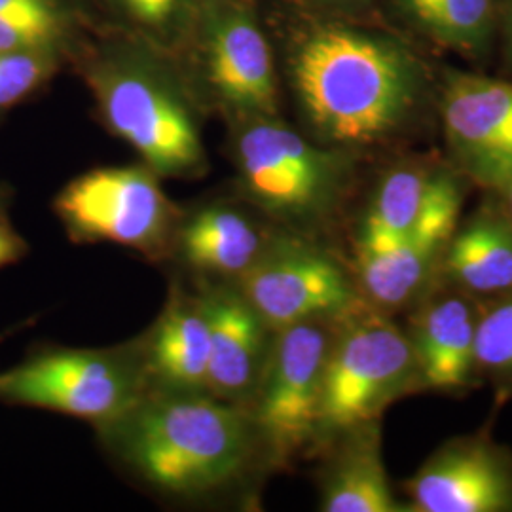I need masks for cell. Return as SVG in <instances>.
<instances>
[{
  "label": "cell",
  "mask_w": 512,
  "mask_h": 512,
  "mask_svg": "<svg viewBox=\"0 0 512 512\" xmlns=\"http://www.w3.org/2000/svg\"><path fill=\"white\" fill-rule=\"evenodd\" d=\"M93 90L109 128L154 173L194 177L205 167L200 129L192 112L154 76L137 71L97 74Z\"/></svg>",
  "instance_id": "obj_8"
},
{
  "label": "cell",
  "mask_w": 512,
  "mask_h": 512,
  "mask_svg": "<svg viewBox=\"0 0 512 512\" xmlns=\"http://www.w3.org/2000/svg\"><path fill=\"white\" fill-rule=\"evenodd\" d=\"M69 31L63 0H0V50H55Z\"/></svg>",
  "instance_id": "obj_22"
},
{
  "label": "cell",
  "mask_w": 512,
  "mask_h": 512,
  "mask_svg": "<svg viewBox=\"0 0 512 512\" xmlns=\"http://www.w3.org/2000/svg\"><path fill=\"white\" fill-rule=\"evenodd\" d=\"M505 23H507V40H509V52L512 57V2L507 8V16H505Z\"/></svg>",
  "instance_id": "obj_27"
},
{
  "label": "cell",
  "mask_w": 512,
  "mask_h": 512,
  "mask_svg": "<svg viewBox=\"0 0 512 512\" xmlns=\"http://www.w3.org/2000/svg\"><path fill=\"white\" fill-rule=\"evenodd\" d=\"M342 446L330 461L321 486V511H403L387 480L376 421L340 435Z\"/></svg>",
  "instance_id": "obj_17"
},
{
  "label": "cell",
  "mask_w": 512,
  "mask_h": 512,
  "mask_svg": "<svg viewBox=\"0 0 512 512\" xmlns=\"http://www.w3.org/2000/svg\"><path fill=\"white\" fill-rule=\"evenodd\" d=\"M399 6L418 29L448 48L478 50L492 33V0H399Z\"/></svg>",
  "instance_id": "obj_21"
},
{
  "label": "cell",
  "mask_w": 512,
  "mask_h": 512,
  "mask_svg": "<svg viewBox=\"0 0 512 512\" xmlns=\"http://www.w3.org/2000/svg\"><path fill=\"white\" fill-rule=\"evenodd\" d=\"M334 319L275 330L268 361L249 406L260 448L283 463L317 440L325 366Z\"/></svg>",
  "instance_id": "obj_7"
},
{
  "label": "cell",
  "mask_w": 512,
  "mask_h": 512,
  "mask_svg": "<svg viewBox=\"0 0 512 512\" xmlns=\"http://www.w3.org/2000/svg\"><path fill=\"white\" fill-rule=\"evenodd\" d=\"M446 270L475 293L512 289V224L494 213L471 220L446 247Z\"/></svg>",
  "instance_id": "obj_19"
},
{
  "label": "cell",
  "mask_w": 512,
  "mask_h": 512,
  "mask_svg": "<svg viewBox=\"0 0 512 512\" xmlns=\"http://www.w3.org/2000/svg\"><path fill=\"white\" fill-rule=\"evenodd\" d=\"M150 389L143 344L122 348H40L0 372V403L52 410L105 425Z\"/></svg>",
  "instance_id": "obj_3"
},
{
  "label": "cell",
  "mask_w": 512,
  "mask_h": 512,
  "mask_svg": "<svg viewBox=\"0 0 512 512\" xmlns=\"http://www.w3.org/2000/svg\"><path fill=\"white\" fill-rule=\"evenodd\" d=\"M55 69V50H0V114L37 93Z\"/></svg>",
  "instance_id": "obj_23"
},
{
  "label": "cell",
  "mask_w": 512,
  "mask_h": 512,
  "mask_svg": "<svg viewBox=\"0 0 512 512\" xmlns=\"http://www.w3.org/2000/svg\"><path fill=\"white\" fill-rule=\"evenodd\" d=\"M446 137L478 181H512V84L454 74L442 93Z\"/></svg>",
  "instance_id": "obj_10"
},
{
  "label": "cell",
  "mask_w": 512,
  "mask_h": 512,
  "mask_svg": "<svg viewBox=\"0 0 512 512\" xmlns=\"http://www.w3.org/2000/svg\"><path fill=\"white\" fill-rule=\"evenodd\" d=\"M101 429L133 475L175 497H200L236 484L260 450L249 408L211 393L148 389Z\"/></svg>",
  "instance_id": "obj_1"
},
{
  "label": "cell",
  "mask_w": 512,
  "mask_h": 512,
  "mask_svg": "<svg viewBox=\"0 0 512 512\" xmlns=\"http://www.w3.org/2000/svg\"><path fill=\"white\" fill-rule=\"evenodd\" d=\"M294 92L327 143L372 145L401 128L421 93L418 61L401 44L348 27L302 38L291 61Z\"/></svg>",
  "instance_id": "obj_2"
},
{
  "label": "cell",
  "mask_w": 512,
  "mask_h": 512,
  "mask_svg": "<svg viewBox=\"0 0 512 512\" xmlns=\"http://www.w3.org/2000/svg\"><path fill=\"white\" fill-rule=\"evenodd\" d=\"M6 207L8 205H0V270L18 264L29 253V243L12 224Z\"/></svg>",
  "instance_id": "obj_26"
},
{
  "label": "cell",
  "mask_w": 512,
  "mask_h": 512,
  "mask_svg": "<svg viewBox=\"0 0 512 512\" xmlns=\"http://www.w3.org/2000/svg\"><path fill=\"white\" fill-rule=\"evenodd\" d=\"M476 366L512 374V298L476 321Z\"/></svg>",
  "instance_id": "obj_24"
},
{
  "label": "cell",
  "mask_w": 512,
  "mask_h": 512,
  "mask_svg": "<svg viewBox=\"0 0 512 512\" xmlns=\"http://www.w3.org/2000/svg\"><path fill=\"white\" fill-rule=\"evenodd\" d=\"M55 215L78 241H109L150 258L173 249L181 213L147 165L99 167L67 184Z\"/></svg>",
  "instance_id": "obj_5"
},
{
  "label": "cell",
  "mask_w": 512,
  "mask_h": 512,
  "mask_svg": "<svg viewBox=\"0 0 512 512\" xmlns=\"http://www.w3.org/2000/svg\"><path fill=\"white\" fill-rule=\"evenodd\" d=\"M416 511H512V473L494 446L467 440L446 446L408 484Z\"/></svg>",
  "instance_id": "obj_13"
},
{
  "label": "cell",
  "mask_w": 512,
  "mask_h": 512,
  "mask_svg": "<svg viewBox=\"0 0 512 512\" xmlns=\"http://www.w3.org/2000/svg\"><path fill=\"white\" fill-rule=\"evenodd\" d=\"M268 239L255 220L226 203H213L181 219L173 251L207 275L239 279L266 249Z\"/></svg>",
  "instance_id": "obj_16"
},
{
  "label": "cell",
  "mask_w": 512,
  "mask_h": 512,
  "mask_svg": "<svg viewBox=\"0 0 512 512\" xmlns=\"http://www.w3.org/2000/svg\"><path fill=\"white\" fill-rule=\"evenodd\" d=\"M435 179L437 175L414 167H401L385 175L361 222L357 255L382 253L399 243L420 219Z\"/></svg>",
  "instance_id": "obj_20"
},
{
  "label": "cell",
  "mask_w": 512,
  "mask_h": 512,
  "mask_svg": "<svg viewBox=\"0 0 512 512\" xmlns=\"http://www.w3.org/2000/svg\"><path fill=\"white\" fill-rule=\"evenodd\" d=\"M143 351L150 389L207 393L209 323L202 296L173 291Z\"/></svg>",
  "instance_id": "obj_15"
},
{
  "label": "cell",
  "mask_w": 512,
  "mask_h": 512,
  "mask_svg": "<svg viewBox=\"0 0 512 512\" xmlns=\"http://www.w3.org/2000/svg\"><path fill=\"white\" fill-rule=\"evenodd\" d=\"M0 205H8V190L0 184Z\"/></svg>",
  "instance_id": "obj_29"
},
{
  "label": "cell",
  "mask_w": 512,
  "mask_h": 512,
  "mask_svg": "<svg viewBox=\"0 0 512 512\" xmlns=\"http://www.w3.org/2000/svg\"><path fill=\"white\" fill-rule=\"evenodd\" d=\"M344 319L325 366L317 440L376 421L418 370L412 342L389 319L355 308Z\"/></svg>",
  "instance_id": "obj_4"
},
{
  "label": "cell",
  "mask_w": 512,
  "mask_h": 512,
  "mask_svg": "<svg viewBox=\"0 0 512 512\" xmlns=\"http://www.w3.org/2000/svg\"><path fill=\"white\" fill-rule=\"evenodd\" d=\"M461 192L454 179L437 175L416 226L382 253L359 256L365 293L380 306H399L429 277L456 232Z\"/></svg>",
  "instance_id": "obj_12"
},
{
  "label": "cell",
  "mask_w": 512,
  "mask_h": 512,
  "mask_svg": "<svg viewBox=\"0 0 512 512\" xmlns=\"http://www.w3.org/2000/svg\"><path fill=\"white\" fill-rule=\"evenodd\" d=\"M476 317L458 296H446L423 311L412 342L423 384L456 389L469 382L476 366Z\"/></svg>",
  "instance_id": "obj_18"
},
{
  "label": "cell",
  "mask_w": 512,
  "mask_h": 512,
  "mask_svg": "<svg viewBox=\"0 0 512 512\" xmlns=\"http://www.w3.org/2000/svg\"><path fill=\"white\" fill-rule=\"evenodd\" d=\"M207 78L220 101L245 118L274 116L277 82L270 44L245 12L215 19L207 37Z\"/></svg>",
  "instance_id": "obj_14"
},
{
  "label": "cell",
  "mask_w": 512,
  "mask_h": 512,
  "mask_svg": "<svg viewBox=\"0 0 512 512\" xmlns=\"http://www.w3.org/2000/svg\"><path fill=\"white\" fill-rule=\"evenodd\" d=\"M129 16L139 23L162 29L181 16L186 0H118Z\"/></svg>",
  "instance_id": "obj_25"
},
{
  "label": "cell",
  "mask_w": 512,
  "mask_h": 512,
  "mask_svg": "<svg viewBox=\"0 0 512 512\" xmlns=\"http://www.w3.org/2000/svg\"><path fill=\"white\" fill-rule=\"evenodd\" d=\"M200 296L209 323L207 393L249 408L268 361L274 330L239 287L209 285Z\"/></svg>",
  "instance_id": "obj_11"
},
{
  "label": "cell",
  "mask_w": 512,
  "mask_h": 512,
  "mask_svg": "<svg viewBox=\"0 0 512 512\" xmlns=\"http://www.w3.org/2000/svg\"><path fill=\"white\" fill-rule=\"evenodd\" d=\"M236 145L243 190L274 219L311 224L329 215L344 186L338 154L313 147L272 116L247 118Z\"/></svg>",
  "instance_id": "obj_6"
},
{
  "label": "cell",
  "mask_w": 512,
  "mask_h": 512,
  "mask_svg": "<svg viewBox=\"0 0 512 512\" xmlns=\"http://www.w3.org/2000/svg\"><path fill=\"white\" fill-rule=\"evenodd\" d=\"M238 287L274 332L311 319H340L357 304L342 266L294 239L268 241Z\"/></svg>",
  "instance_id": "obj_9"
},
{
  "label": "cell",
  "mask_w": 512,
  "mask_h": 512,
  "mask_svg": "<svg viewBox=\"0 0 512 512\" xmlns=\"http://www.w3.org/2000/svg\"><path fill=\"white\" fill-rule=\"evenodd\" d=\"M501 190L505 192V198H507V205H509V215H511L512 224V181L503 184V186H501Z\"/></svg>",
  "instance_id": "obj_28"
}]
</instances>
